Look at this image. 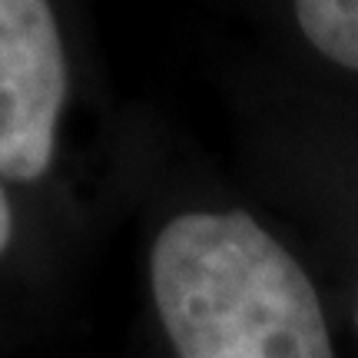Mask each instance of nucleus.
Returning <instances> with one entry per match:
<instances>
[{
	"instance_id": "1",
	"label": "nucleus",
	"mask_w": 358,
	"mask_h": 358,
	"mask_svg": "<svg viewBox=\"0 0 358 358\" xmlns=\"http://www.w3.org/2000/svg\"><path fill=\"white\" fill-rule=\"evenodd\" d=\"M150 292L176 358H335L308 272L239 209L169 219Z\"/></svg>"
},
{
	"instance_id": "2",
	"label": "nucleus",
	"mask_w": 358,
	"mask_h": 358,
	"mask_svg": "<svg viewBox=\"0 0 358 358\" xmlns=\"http://www.w3.org/2000/svg\"><path fill=\"white\" fill-rule=\"evenodd\" d=\"M66 100L64 40L47 0H0V176L34 182L50 169Z\"/></svg>"
},
{
	"instance_id": "3",
	"label": "nucleus",
	"mask_w": 358,
	"mask_h": 358,
	"mask_svg": "<svg viewBox=\"0 0 358 358\" xmlns=\"http://www.w3.org/2000/svg\"><path fill=\"white\" fill-rule=\"evenodd\" d=\"M295 17L315 50L358 70V0H295Z\"/></svg>"
},
{
	"instance_id": "4",
	"label": "nucleus",
	"mask_w": 358,
	"mask_h": 358,
	"mask_svg": "<svg viewBox=\"0 0 358 358\" xmlns=\"http://www.w3.org/2000/svg\"><path fill=\"white\" fill-rule=\"evenodd\" d=\"M10 239H13V209L10 199H7V189H3V176H0V256L7 252Z\"/></svg>"
},
{
	"instance_id": "5",
	"label": "nucleus",
	"mask_w": 358,
	"mask_h": 358,
	"mask_svg": "<svg viewBox=\"0 0 358 358\" xmlns=\"http://www.w3.org/2000/svg\"><path fill=\"white\" fill-rule=\"evenodd\" d=\"M355 322H358V306H355Z\"/></svg>"
}]
</instances>
